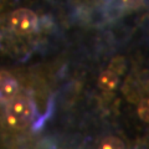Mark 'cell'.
<instances>
[{
    "label": "cell",
    "instance_id": "obj_1",
    "mask_svg": "<svg viewBox=\"0 0 149 149\" xmlns=\"http://www.w3.org/2000/svg\"><path fill=\"white\" fill-rule=\"evenodd\" d=\"M6 114L13 127L17 129H25L34 119V104H32L30 98L16 95L9 101Z\"/></svg>",
    "mask_w": 149,
    "mask_h": 149
},
{
    "label": "cell",
    "instance_id": "obj_2",
    "mask_svg": "<svg viewBox=\"0 0 149 149\" xmlns=\"http://www.w3.org/2000/svg\"><path fill=\"white\" fill-rule=\"evenodd\" d=\"M9 25L11 30L19 35H29L37 26V15L30 9H17L11 13L9 17Z\"/></svg>",
    "mask_w": 149,
    "mask_h": 149
},
{
    "label": "cell",
    "instance_id": "obj_3",
    "mask_svg": "<svg viewBox=\"0 0 149 149\" xmlns=\"http://www.w3.org/2000/svg\"><path fill=\"white\" fill-rule=\"evenodd\" d=\"M19 92L16 78L9 72L0 71V102H9Z\"/></svg>",
    "mask_w": 149,
    "mask_h": 149
},
{
    "label": "cell",
    "instance_id": "obj_4",
    "mask_svg": "<svg viewBox=\"0 0 149 149\" xmlns=\"http://www.w3.org/2000/svg\"><path fill=\"white\" fill-rule=\"evenodd\" d=\"M119 82V76L114 71L107 68L104 72L101 73L98 78V87L104 92H112L117 87Z\"/></svg>",
    "mask_w": 149,
    "mask_h": 149
},
{
    "label": "cell",
    "instance_id": "obj_5",
    "mask_svg": "<svg viewBox=\"0 0 149 149\" xmlns=\"http://www.w3.org/2000/svg\"><path fill=\"white\" fill-rule=\"evenodd\" d=\"M112 1L116 4V6L124 10H136L142 8L147 0H112Z\"/></svg>",
    "mask_w": 149,
    "mask_h": 149
},
{
    "label": "cell",
    "instance_id": "obj_6",
    "mask_svg": "<svg viewBox=\"0 0 149 149\" xmlns=\"http://www.w3.org/2000/svg\"><path fill=\"white\" fill-rule=\"evenodd\" d=\"M100 149H124V144L117 137L108 136L102 139L100 144Z\"/></svg>",
    "mask_w": 149,
    "mask_h": 149
},
{
    "label": "cell",
    "instance_id": "obj_7",
    "mask_svg": "<svg viewBox=\"0 0 149 149\" xmlns=\"http://www.w3.org/2000/svg\"><path fill=\"white\" fill-rule=\"evenodd\" d=\"M123 92L130 102H137L139 100V92H138L137 85L132 83L130 80H128L127 82H125V85L123 87Z\"/></svg>",
    "mask_w": 149,
    "mask_h": 149
},
{
    "label": "cell",
    "instance_id": "obj_8",
    "mask_svg": "<svg viewBox=\"0 0 149 149\" xmlns=\"http://www.w3.org/2000/svg\"><path fill=\"white\" fill-rule=\"evenodd\" d=\"M108 68L112 70V71H114L118 76L123 74L124 70H125V60H124V57H122V56H117V57H114L111 61Z\"/></svg>",
    "mask_w": 149,
    "mask_h": 149
},
{
    "label": "cell",
    "instance_id": "obj_9",
    "mask_svg": "<svg viewBox=\"0 0 149 149\" xmlns=\"http://www.w3.org/2000/svg\"><path fill=\"white\" fill-rule=\"evenodd\" d=\"M138 113H139V117H141L142 120L144 122H148L149 120V104H148V98H143L141 100L138 104Z\"/></svg>",
    "mask_w": 149,
    "mask_h": 149
}]
</instances>
